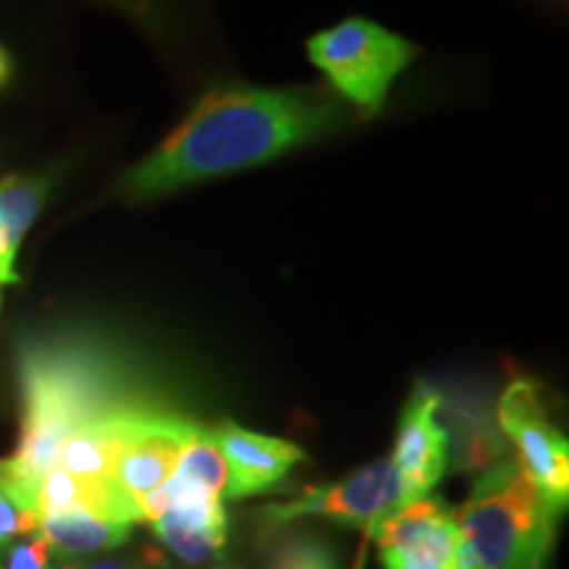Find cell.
I'll return each instance as SVG.
<instances>
[{
    "label": "cell",
    "instance_id": "1",
    "mask_svg": "<svg viewBox=\"0 0 569 569\" xmlns=\"http://www.w3.org/2000/svg\"><path fill=\"white\" fill-rule=\"evenodd\" d=\"M343 122L330 92L315 88L209 92L151 156L122 177V193L148 201L238 169L259 167Z\"/></svg>",
    "mask_w": 569,
    "mask_h": 569
},
{
    "label": "cell",
    "instance_id": "2",
    "mask_svg": "<svg viewBox=\"0 0 569 569\" xmlns=\"http://www.w3.org/2000/svg\"><path fill=\"white\" fill-rule=\"evenodd\" d=\"M19 377L24 419L17 451L0 459V490L21 511L38 515L40 480L56 465L63 438L84 419L130 401L138 390L113 356L77 340L27 346Z\"/></svg>",
    "mask_w": 569,
    "mask_h": 569
},
{
    "label": "cell",
    "instance_id": "3",
    "mask_svg": "<svg viewBox=\"0 0 569 569\" xmlns=\"http://www.w3.org/2000/svg\"><path fill=\"white\" fill-rule=\"evenodd\" d=\"M557 517L517 461H496L453 511L457 569H546Z\"/></svg>",
    "mask_w": 569,
    "mask_h": 569
},
{
    "label": "cell",
    "instance_id": "4",
    "mask_svg": "<svg viewBox=\"0 0 569 569\" xmlns=\"http://www.w3.org/2000/svg\"><path fill=\"white\" fill-rule=\"evenodd\" d=\"M340 96L365 111H380L398 71L415 61L417 48L367 19H346L317 32L306 46Z\"/></svg>",
    "mask_w": 569,
    "mask_h": 569
},
{
    "label": "cell",
    "instance_id": "5",
    "mask_svg": "<svg viewBox=\"0 0 569 569\" xmlns=\"http://www.w3.org/2000/svg\"><path fill=\"white\" fill-rule=\"evenodd\" d=\"M498 425L517 448V465L543 501L561 515L569 501V443L546 411L538 386L515 380L498 398Z\"/></svg>",
    "mask_w": 569,
    "mask_h": 569
},
{
    "label": "cell",
    "instance_id": "6",
    "mask_svg": "<svg viewBox=\"0 0 569 569\" xmlns=\"http://www.w3.org/2000/svg\"><path fill=\"white\" fill-rule=\"evenodd\" d=\"M407 503L401 475H398L393 459L388 457L356 469L338 486L306 488L303 498H298V501L267 507L261 511V528L272 532L296 522V519L317 515L336 519L348 528H365L372 536V530L382 519L407 507Z\"/></svg>",
    "mask_w": 569,
    "mask_h": 569
},
{
    "label": "cell",
    "instance_id": "7",
    "mask_svg": "<svg viewBox=\"0 0 569 569\" xmlns=\"http://www.w3.org/2000/svg\"><path fill=\"white\" fill-rule=\"evenodd\" d=\"M201 425L163 411L148 398L124 411L122 438L113 461V486L138 507L146 496L172 480L184 443Z\"/></svg>",
    "mask_w": 569,
    "mask_h": 569
},
{
    "label": "cell",
    "instance_id": "8",
    "mask_svg": "<svg viewBox=\"0 0 569 569\" xmlns=\"http://www.w3.org/2000/svg\"><path fill=\"white\" fill-rule=\"evenodd\" d=\"M440 398L436 390L417 386L396 432L393 465L401 475L407 501L427 498L448 467V430L438 422Z\"/></svg>",
    "mask_w": 569,
    "mask_h": 569
},
{
    "label": "cell",
    "instance_id": "9",
    "mask_svg": "<svg viewBox=\"0 0 569 569\" xmlns=\"http://www.w3.org/2000/svg\"><path fill=\"white\" fill-rule=\"evenodd\" d=\"M227 461V488L222 498H246L272 490L306 453L282 438L261 436L224 422L211 430Z\"/></svg>",
    "mask_w": 569,
    "mask_h": 569
},
{
    "label": "cell",
    "instance_id": "10",
    "mask_svg": "<svg viewBox=\"0 0 569 569\" xmlns=\"http://www.w3.org/2000/svg\"><path fill=\"white\" fill-rule=\"evenodd\" d=\"M132 525L106 522L88 511H67V515L40 517L38 536L46 538L53 553L59 557H90V553L113 551L130 538Z\"/></svg>",
    "mask_w": 569,
    "mask_h": 569
},
{
    "label": "cell",
    "instance_id": "11",
    "mask_svg": "<svg viewBox=\"0 0 569 569\" xmlns=\"http://www.w3.org/2000/svg\"><path fill=\"white\" fill-rule=\"evenodd\" d=\"M386 569H457V525L453 511L432 522V528L403 549L380 551Z\"/></svg>",
    "mask_w": 569,
    "mask_h": 569
},
{
    "label": "cell",
    "instance_id": "12",
    "mask_svg": "<svg viewBox=\"0 0 569 569\" xmlns=\"http://www.w3.org/2000/svg\"><path fill=\"white\" fill-rule=\"evenodd\" d=\"M48 180L42 177L11 174L0 180V222L13 240V246H21L27 230L46 203Z\"/></svg>",
    "mask_w": 569,
    "mask_h": 569
},
{
    "label": "cell",
    "instance_id": "13",
    "mask_svg": "<svg viewBox=\"0 0 569 569\" xmlns=\"http://www.w3.org/2000/svg\"><path fill=\"white\" fill-rule=\"evenodd\" d=\"M448 507L440 498H419V501L407 503V507H401L390 517L382 519V522L372 530L377 549H403V546L415 543V540L422 538L425 532L432 528V522L443 517Z\"/></svg>",
    "mask_w": 569,
    "mask_h": 569
},
{
    "label": "cell",
    "instance_id": "14",
    "mask_svg": "<svg viewBox=\"0 0 569 569\" xmlns=\"http://www.w3.org/2000/svg\"><path fill=\"white\" fill-rule=\"evenodd\" d=\"M174 475H180V478H188V480L198 482V486L209 488L211 493L224 496L227 461L222 457V451H219L211 430L198 427V430L193 432V438H190L182 448Z\"/></svg>",
    "mask_w": 569,
    "mask_h": 569
},
{
    "label": "cell",
    "instance_id": "15",
    "mask_svg": "<svg viewBox=\"0 0 569 569\" xmlns=\"http://www.w3.org/2000/svg\"><path fill=\"white\" fill-rule=\"evenodd\" d=\"M267 569H340L330 543L315 536H293L277 543Z\"/></svg>",
    "mask_w": 569,
    "mask_h": 569
},
{
    "label": "cell",
    "instance_id": "16",
    "mask_svg": "<svg viewBox=\"0 0 569 569\" xmlns=\"http://www.w3.org/2000/svg\"><path fill=\"white\" fill-rule=\"evenodd\" d=\"M151 528L156 532V538L163 543V549H169L174 557L188 561V565H206V561L217 559L227 546V543H219V540L196 536V532H184L177 528H167V525H159V522H151Z\"/></svg>",
    "mask_w": 569,
    "mask_h": 569
},
{
    "label": "cell",
    "instance_id": "17",
    "mask_svg": "<svg viewBox=\"0 0 569 569\" xmlns=\"http://www.w3.org/2000/svg\"><path fill=\"white\" fill-rule=\"evenodd\" d=\"M0 569H51V546L42 536L0 546Z\"/></svg>",
    "mask_w": 569,
    "mask_h": 569
},
{
    "label": "cell",
    "instance_id": "18",
    "mask_svg": "<svg viewBox=\"0 0 569 569\" xmlns=\"http://www.w3.org/2000/svg\"><path fill=\"white\" fill-rule=\"evenodd\" d=\"M38 530V515L21 511L9 496L0 490V546L9 543L11 538L24 536V532Z\"/></svg>",
    "mask_w": 569,
    "mask_h": 569
},
{
    "label": "cell",
    "instance_id": "19",
    "mask_svg": "<svg viewBox=\"0 0 569 569\" xmlns=\"http://www.w3.org/2000/svg\"><path fill=\"white\" fill-rule=\"evenodd\" d=\"M61 569H167V561L159 551L146 549L140 557L127 559H103V561H71Z\"/></svg>",
    "mask_w": 569,
    "mask_h": 569
},
{
    "label": "cell",
    "instance_id": "20",
    "mask_svg": "<svg viewBox=\"0 0 569 569\" xmlns=\"http://www.w3.org/2000/svg\"><path fill=\"white\" fill-rule=\"evenodd\" d=\"M109 3L124 11L127 17L142 21V24H159L167 0H109Z\"/></svg>",
    "mask_w": 569,
    "mask_h": 569
},
{
    "label": "cell",
    "instance_id": "21",
    "mask_svg": "<svg viewBox=\"0 0 569 569\" xmlns=\"http://www.w3.org/2000/svg\"><path fill=\"white\" fill-rule=\"evenodd\" d=\"M17 251L19 246H13V240L6 232L3 222H0V284H11L19 282V274L13 264H17Z\"/></svg>",
    "mask_w": 569,
    "mask_h": 569
},
{
    "label": "cell",
    "instance_id": "22",
    "mask_svg": "<svg viewBox=\"0 0 569 569\" xmlns=\"http://www.w3.org/2000/svg\"><path fill=\"white\" fill-rule=\"evenodd\" d=\"M9 77H11V56L6 53L3 46H0V88L9 82Z\"/></svg>",
    "mask_w": 569,
    "mask_h": 569
}]
</instances>
